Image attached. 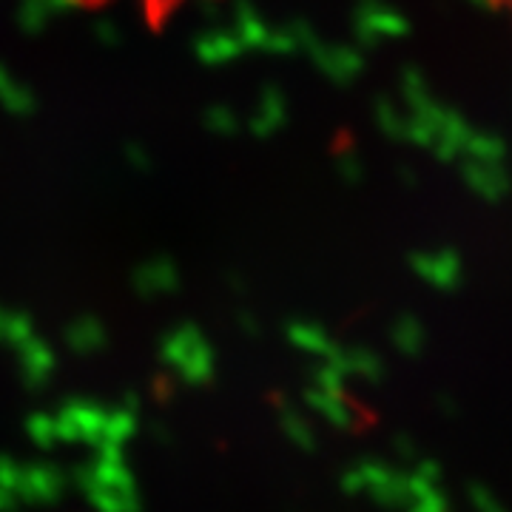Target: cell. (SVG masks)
<instances>
[{"label":"cell","instance_id":"1","mask_svg":"<svg viewBox=\"0 0 512 512\" xmlns=\"http://www.w3.org/2000/svg\"><path fill=\"white\" fill-rule=\"evenodd\" d=\"M74 6L86 12H100V9H126L134 12L151 29H163L168 20H174L180 12H185L194 3L205 0H69Z\"/></svg>","mask_w":512,"mask_h":512},{"label":"cell","instance_id":"2","mask_svg":"<svg viewBox=\"0 0 512 512\" xmlns=\"http://www.w3.org/2000/svg\"><path fill=\"white\" fill-rule=\"evenodd\" d=\"M490 3H493L498 12H504L512 20V0H490Z\"/></svg>","mask_w":512,"mask_h":512}]
</instances>
